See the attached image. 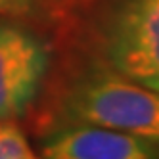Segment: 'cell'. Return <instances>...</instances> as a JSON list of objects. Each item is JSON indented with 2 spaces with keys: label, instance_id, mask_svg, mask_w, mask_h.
<instances>
[{
  "label": "cell",
  "instance_id": "obj_1",
  "mask_svg": "<svg viewBox=\"0 0 159 159\" xmlns=\"http://www.w3.org/2000/svg\"><path fill=\"white\" fill-rule=\"evenodd\" d=\"M58 115L65 125H94L159 142V92L109 67L73 77L60 94Z\"/></svg>",
  "mask_w": 159,
  "mask_h": 159
},
{
  "label": "cell",
  "instance_id": "obj_2",
  "mask_svg": "<svg viewBox=\"0 0 159 159\" xmlns=\"http://www.w3.org/2000/svg\"><path fill=\"white\" fill-rule=\"evenodd\" d=\"M98 42L106 67L159 92V0H117Z\"/></svg>",
  "mask_w": 159,
  "mask_h": 159
},
{
  "label": "cell",
  "instance_id": "obj_3",
  "mask_svg": "<svg viewBox=\"0 0 159 159\" xmlns=\"http://www.w3.org/2000/svg\"><path fill=\"white\" fill-rule=\"evenodd\" d=\"M50 65L42 39L0 23V121H14L35 104Z\"/></svg>",
  "mask_w": 159,
  "mask_h": 159
},
{
  "label": "cell",
  "instance_id": "obj_4",
  "mask_svg": "<svg viewBox=\"0 0 159 159\" xmlns=\"http://www.w3.org/2000/svg\"><path fill=\"white\" fill-rule=\"evenodd\" d=\"M44 159H159V142L94 125H65L44 142Z\"/></svg>",
  "mask_w": 159,
  "mask_h": 159
},
{
  "label": "cell",
  "instance_id": "obj_5",
  "mask_svg": "<svg viewBox=\"0 0 159 159\" xmlns=\"http://www.w3.org/2000/svg\"><path fill=\"white\" fill-rule=\"evenodd\" d=\"M0 159H44L14 121H0Z\"/></svg>",
  "mask_w": 159,
  "mask_h": 159
},
{
  "label": "cell",
  "instance_id": "obj_6",
  "mask_svg": "<svg viewBox=\"0 0 159 159\" xmlns=\"http://www.w3.org/2000/svg\"><path fill=\"white\" fill-rule=\"evenodd\" d=\"M42 4V0H0V14L23 17L31 16Z\"/></svg>",
  "mask_w": 159,
  "mask_h": 159
},
{
  "label": "cell",
  "instance_id": "obj_7",
  "mask_svg": "<svg viewBox=\"0 0 159 159\" xmlns=\"http://www.w3.org/2000/svg\"><path fill=\"white\" fill-rule=\"evenodd\" d=\"M54 2H58V0H54Z\"/></svg>",
  "mask_w": 159,
  "mask_h": 159
}]
</instances>
